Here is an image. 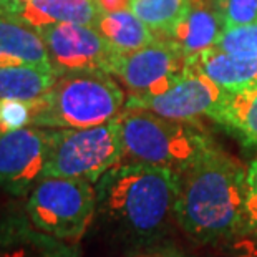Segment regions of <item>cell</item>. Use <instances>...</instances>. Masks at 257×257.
Instances as JSON below:
<instances>
[{
	"label": "cell",
	"mask_w": 257,
	"mask_h": 257,
	"mask_svg": "<svg viewBox=\"0 0 257 257\" xmlns=\"http://www.w3.org/2000/svg\"><path fill=\"white\" fill-rule=\"evenodd\" d=\"M245 174L247 168L214 143L178 173L174 216L186 236L201 244L247 236Z\"/></svg>",
	"instance_id": "obj_1"
},
{
	"label": "cell",
	"mask_w": 257,
	"mask_h": 257,
	"mask_svg": "<svg viewBox=\"0 0 257 257\" xmlns=\"http://www.w3.org/2000/svg\"><path fill=\"white\" fill-rule=\"evenodd\" d=\"M96 214L124 237L161 236L176 221L178 173L143 163H119L95 183Z\"/></svg>",
	"instance_id": "obj_2"
},
{
	"label": "cell",
	"mask_w": 257,
	"mask_h": 257,
	"mask_svg": "<svg viewBox=\"0 0 257 257\" xmlns=\"http://www.w3.org/2000/svg\"><path fill=\"white\" fill-rule=\"evenodd\" d=\"M126 96L105 72H75L57 76L55 83L35 100L32 126L90 128L111 121L124 110Z\"/></svg>",
	"instance_id": "obj_3"
},
{
	"label": "cell",
	"mask_w": 257,
	"mask_h": 257,
	"mask_svg": "<svg viewBox=\"0 0 257 257\" xmlns=\"http://www.w3.org/2000/svg\"><path fill=\"white\" fill-rule=\"evenodd\" d=\"M116 121L121 163H143L179 173L212 143L198 121L169 119L141 108H124Z\"/></svg>",
	"instance_id": "obj_4"
},
{
	"label": "cell",
	"mask_w": 257,
	"mask_h": 257,
	"mask_svg": "<svg viewBox=\"0 0 257 257\" xmlns=\"http://www.w3.org/2000/svg\"><path fill=\"white\" fill-rule=\"evenodd\" d=\"M25 211L38 231L76 244L96 217V188L80 178H42L30 191Z\"/></svg>",
	"instance_id": "obj_5"
},
{
	"label": "cell",
	"mask_w": 257,
	"mask_h": 257,
	"mask_svg": "<svg viewBox=\"0 0 257 257\" xmlns=\"http://www.w3.org/2000/svg\"><path fill=\"white\" fill-rule=\"evenodd\" d=\"M123 160L116 118L90 128H50L43 178H80L95 184Z\"/></svg>",
	"instance_id": "obj_6"
},
{
	"label": "cell",
	"mask_w": 257,
	"mask_h": 257,
	"mask_svg": "<svg viewBox=\"0 0 257 257\" xmlns=\"http://www.w3.org/2000/svg\"><path fill=\"white\" fill-rule=\"evenodd\" d=\"M45 43L52 70L57 76L75 72H105L111 75L121 55L100 30L81 24H53L35 29Z\"/></svg>",
	"instance_id": "obj_7"
},
{
	"label": "cell",
	"mask_w": 257,
	"mask_h": 257,
	"mask_svg": "<svg viewBox=\"0 0 257 257\" xmlns=\"http://www.w3.org/2000/svg\"><path fill=\"white\" fill-rule=\"evenodd\" d=\"M186 68V55L171 38H158L131 53H121L111 75L124 85L130 96L156 95L169 88Z\"/></svg>",
	"instance_id": "obj_8"
},
{
	"label": "cell",
	"mask_w": 257,
	"mask_h": 257,
	"mask_svg": "<svg viewBox=\"0 0 257 257\" xmlns=\"http://www.w3.org/2000/svg\"><path fill=\"white\" fill-rule=\"evenodd\" d=\"M50 128L25 126L0 135V189L12 196L29 194L43 178Z\"/></svg>",
	"instance_id": "obj_9"
},
{
	"label": "cell",
	"mask_w": 257,
	"mask_h": 257,
	"mask_svg": "<svg viewBox=\"0 0 257 257\" xmlns=\"http://www.w3.org/2000/svg\"><path fill=\"white\" fill-rule=\"evenodd\" d=\"M224 93L226 91L207 76L184 68L178 80L165 91L146 96H130L124 108H141L178 121H198L201 116H209L214 111Z\"/></svg>",
	"instance_id": "obj_10"
},
{
	"label": "cell",
	"mask_w": 257,
	"mask_h": 257,
	"mask_svg": "<svg viewBox=\"0 0 257 257\" xmlns=\"http://www.w3.org/2000/svg\"><path fill=\"white\" fill-rule=\"evenodd\" d=\"M103 14L98 0H0V17L32 29L53 24H81L96 29Z\"/></svg>",
	"instance_id": "obj_11"
},
{
	"label": "cell",
	"mask_w": 257,
	"mask_h": 257,
	"mask_svg": "<svg viewBox=\"0 0 257 257\" xmlns=\"http://www.w3.org/2000/svg\"><path fill=\"white\" fill-rule=\"evenodd\" d=\"M224 29L221 0H189L183 19L169 38L178 43L186 57H191L214 47Z\"/></svg>",
	"instance_id": "obj_12"
},
{
	"label": "cell",
	"mask_w": 257,
	"mask_h": 257,
	"mask_svg": "<svg viewBox=\"0 0 257 257\" xmlns=\"http://www.w3.org/2000/svg\"><path fill=\"white\" fill-rule=\"evenodd\" d=\"M186 68L207 76L224 91H240L257 86V58H239L217 48L186 57Z\"/></svg>",
	"instance_id": "obj_13"
},
{
	"label": "cell",
	"mask_w": 257,
	"mask_h": 257,
	"mask_svg": "<svg viewBox=\"0 0 257 257\" xmlns=\"http://www.w3.org/2000/svg\"><path fill=\"white\" fill-rule=\"evenodd\" d=\"M0 257H80L73 242L57 239L25 224L0 227Z\"/></svg>",
	"instance_id": "obj_14"
},
{
	"label": "cell",
	"mask_w": 257,
	"mask_h": 257,
	"mask_svg": "<svg viewBox=\"0 0 257 257\" xmlns=\"http://www.w3.org/2000/svg\"><path fill=\"white\" fill-rule=\"evenodd\" d=\"M0 65L4 67L32 65V67L52 70L48 50L38 32L20 22L2 17H0Z\"/></svg>",
	"instance_id": "obj_15"
},
{
	"label": "cell",
	"mask_w": 257,
	"mask_h": 257,
	"mask_svg": "<svg viewBox=\"0 0 257 257\" xmlns=\"http://www.w3.org/2000/svg\"><path fill=\"white\" fill-rule=\"evenodd\" d=\"M209 118L239 138L245 146H257V86L226 91Z\"/></svg>",
	"instance_id": "obj_16"
},
{
	"label": "cell",
	"mask_w": 257,
	"mask_h": 257,
	"mask_svg": "<svg viewBox=\"0 0 257 257\" xmlns=\"http://www.w3.org/2000/svg\"><path fill=\"white\" fill-rule=\"evenodd\" d=\"M96 29L119 53H131L156 42L158 37L131 10L103 14Z\"/></svg>",
	"instance_id": "obj_17"
},
{
	"label": "cell",
	"mask_w": 257,
	"mask_h": 257,
	"mask_svg": "<svg viewBox=\"0 0 257 257\" xmlns=\"http://www.w3.org/2000/svg\"><path fill=\"white\" fill-rule=\"evenodd\" d=\"M57 75L32 65H0V101L37 100L50 90Z\"/></svg>",
	"instance_id": "obj_18"
},
{
	"label": "cell",
	"mask_w": 257,
	"mask_h": 257,
	"mask_svg": "<svg viewBox=\"0 0 257 257\" xmlns=\"http://www.w3.org/2000/svg\"><path fill=\"white\" fill-rule=\"evenodd\" d=\"M188 4L189 0H131L130 10L160 38H169Z\"/></svg>",
	"instance_id": "obj_19"
},
{
	"label": "cell",
	"mask_w": 257,
	"mask_h": 257,
	"mask_svg": "<svg viewBox=\"0 0 257 257\" xmlns=\"http://www.w3.org/2000/svg\"><path fill=\"white\" fill-rule=\"evenodd\" d=\"M214 48L239 58H257V24L224 29Z\"/></svg>",
	"instance_id": "obj_20"
},
{
	"label": "cell",
	"mask_w": 257,
	"mask_h": 257,
	"mask_svg": "<svg viewBox=\"0 0 257 257\" xmlns=\"http://www.w3.org/2000/svg\"><path fill=\"white\" fill-rule=\"evenodd\" d=\"M35 100H2L0 101V135L32 126Z\"/></svg>",
	"instance_id": "obj_21"
},
{
	"label": "cell",
	"mask_w": 257,
	"mask_h": 257,
	"mask_svg": "<svg viewBox=\"0 0 257 257\" xmlns=\"http://www.w3.org/2000/svg\"><path fill=\"white\" fill-rule=\"evenodd\" d=\"M226 29L257 24V0H221Z\"/></svg>",
	"instance_id": "obj_22"
},
{
	"label": "cell",
	"mask_w": 257,
	"mask_h": 257,
	"mask_svg": "<svg viewBox=\"0 0 257 257\" xmlns=\"http://www.w3.org/2000/svg\"><path fill=\"white\" fill-rule=\"evenodd\" d=\"M245 222L247 236H257V158L245 174Z\"/></svg>",
	"instance_id": "obj_23"
},
{
	"label": "cell",
	"mask_w": 257,
	"mask_h": 257,
	"mask_svg": "<svg viewBox=\"0 0 257 257\" xmlns=\"http://www.w3.org/2000/svg\"><path fill=\"white\" fill-rule=\"evenodd\" d=\"M232 257H257V242L242 239L232 247Z\"/></svg>",
	"instance_id": "obj_24"
},
{
	"label": "cell",
	"mask_w": 257,
	"mask_h": 257,
	"mask_svg": "<svg viewBox=\"0 0 257 257\" xmlns=\"http://www.w3.org/2000/svg\"><path fill=\"white\" fill-rule=\"evenodd\" d=\"M100 7L105 14L119 12V10H128L131 5V0H98Z\"/></svg>",
	"instance_id": "obj_25"
},
{
	"label": "cell",
	"mask_w": 257,
	"mask_h": 257,
	"mask_svg": "<svg viewBox=\"0 0 257 257\" xmlns=\"http://www.w3.org/2000/svg\"><path fill=\"white\" fill-rule=\"evenodd\" d=\"M136 257H189L179 252H156V254H146V255H136Z\"/></svg>",
	"instance_id": "obj_26"
}]
</instances>
